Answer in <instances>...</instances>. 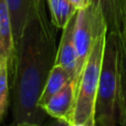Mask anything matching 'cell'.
I'll list each match as a JSON object with an SVG mask.
<instances>
[{
  "label": "cell",
  "mask_w": 126,
  "mask_h": 126,
  "mask_svg": "<svg viewBox=\"0 0 126 126\" xmlns=\"http://www.w3.org/2000/svg\"><path fill=\"white\" fill-rule=\"evenodd\" d=\"M55 27L48 19L41 0L32 11L16 47L13 75V121L43 125L47 113L39 98L51 69L55 64Z\"/></svg>",
  "instance_id": "6da1fadb"
},
{
  "label": "cell",
  "mask_w": 126,
  "mask_h": 126,
  "mask_svg": "<svg viewBox=\"0 0 126 126\" xmlns=\"http://www.w3.org/2000/svg\"><path fill=\"white\" fill-rule=\"evenodd\" d=\"M122 40L117 33L107 32L105 37L102 66L95 102L96 126L117 123L121 79Z\"/></svg>",
  "instance_id": "7a4b0ae2"
},
{
  "label": "cell",
  "mask_w": 126,
  "mask_h": 126,
  "mask_svg": "<svg viewBox=\"0 0 126 126\" xmlns=\"http://www.w3.org/2000/svg\"><path fill=\"white\" fill-rule=\"evenodd\" d=\"M106 33L98 37V39L95 41L91 53L79 76L71 125L84 124V123L96 125L95 117H94L95 102Z\"/></svg>",
  "instance_id": "3957f363"
},
{
  "label": "cell",
  "mask_w": 126,
  "mask_h": 126,
  "mask_svg": "<svg viewBox=\"0 0 126 126\" xmlns=\"http://www.w3.org/2000/svg\"><path fill=\"white\" fill-rule=\"evenodd\" d=\"M106 32L105 20L95 6L90 3L87 7L76 11L74 24V43L78 55L76 76L74 79L76 83L95 41Z\"/></svg>",
  "instance_id": "277c9868"
},
{
  "label": "cell",
  "mask_w": 126,
  "mask_h": 126,
  "mask_svg": "<svg viewBox=\"0 0 126 126\" xmlns=\"http://www.w3.org/2000/svg\"><path fill=\"white\" fill-rule=\"evenodd\" d=\"M76 85L78 83L72 79L66 85L53 95L41 109L47 113V115L52 118L64 120L71 124V118L73 114L74 104L76 96Z\"/></svg>",
  "instance_id": "5b68a950"
},
{
  "label": "cell",
  "mask_w": 126,
  "mask_h": 126,
  "mask_svg": "<svg viewBox=\"0 0 126 126\" xmlns=\"http://www.w3.org/2000/svg\"><path fill=\"white\" fill-rule=\"evenodd\" d=\"M75 15L62 29L61 41H60L59 48L57 50V57H55V64L61 65L64 69H66L72 75L73 80L76 76V63H78V55H76L75 43H74Z\"/></svg>",
  "instance_id": "8992f818"
},
{
  "label": "cell",
  "mask_w": 126,
  "mask_h": 126,
  "mask_svg": "<svg viewBox=\"0 0 126 126\" xmlns=\"http://www.w3.org/2000/svg\"><path fill=\"white\" fill-rule=\"evenodd\" d=\"M4 1H6L9 15H10L13 39H15V44L17 47V43L21 38L23 29L31 13L41 0H4Z\"/></svg>",
  "instance_id": "52a82bcc"
},
{
  "label": "cell",
  "mask_w": 126,
  "mask_h": 126,
  "mask_svg": "<svg viewBox=\"0 0 126 126\" xmlns=\"http://www.w3.org/2000/svg\"><path fill=\"white\" fill-rule=\"evenodd\" d=\"M124 1L125 0H91V3L101 11L107 32L117 33L121 37L124 20Z\"/></svg>",
  "instance_id": "ba28073f"
},
{
  "label": "cell",
  "mask_w": 126,
  "mask_h": 126,
  "mask_svg": "<svg viewBox=\"0 0 126 126\" xmlns=\"http://www.w3.org/2000/svg\"><path fill=\"white\" fill-rule=\"evenodd\" d=\"M72 79L73 78L66 69L58 64L53 65L46 81L42 93L40 95L39 106L41 107L43 104H46L53 95H55L59 91H61Z\"/></svg>",
  "instance_id": "9c48e42d"
},
{
  "label": "cell",
  "mask_w": 126,
  "mask_h": 126,
  "mask_svg": "<svg viewBox=\"0 0 126 126\" xmlns=\"http://www.w3.org/2000/svg\"><path fill=\"white\" fill-rule=\"evenodd\" d=\"M47 2L50 10V20L57 29L62 30L78 11L70 0H47Z\"/></svg>",
  "instance_id": "30bf717a"
},
{
  "label": "cell",
  "mask_w": 126,
  "mask_h": 126,
  "mask_svg": "<svg viewBox=\"0 0 126 126\" xmlns=\"http://www.w3.org/2000/svg\"><path fill=\"white\" fill-rule=\"evenodd\" d=\"M9 70H8V60H0V125L7 113V109L9 105Z\"/></svg>",
  "instance_id": "8fae6325"
},
{
  "label": "cell",
  "mask_w": 126,
  "mask_h": 126,
  "mask_svg": "<svg viewBox=\"0 0 126 126\" xmlns=\"http://www.w3.org/2000/svg\"><path fill=\"white\" fill-rule=\"evenodd\" d=\"M117 123L126 126V51L121 52V79H120V97H118Z\"/></svg>",
  "instance_id": "7c38bea8"
},
{
  "label": "cell",
  "mask_w": 126,
  "mask_h": 126,
  "mask_svg": "<svg viewBox=\"0 0 126 126\" xmlns=\"http://www.w3.org/2000/svg\"><path fill=\"white\" fill-rule=\"evenodd\" d=\"M121 40H122L123 50L126 51V0L124 1V20H123V29H122V34H121Z\"/></svg>",
  "instance_id": "4fadbf2b"
},
{
  "label": "cell",
  "mask_w": 126,
  "mask_h": 126,
  "mask_svg": "<svg viewBox=\"0 0 126 126\" xmlns=\"http://www.w3.org/2000/svg\"><path fill=\"white\" fill-rule=\"evenodd\" d=\"M70 1L72 2V4H73L78 10L85 8V7H87L91 3V0H70Z\"/></svg>",
  "instance_id": "5bb4252c"
},
{
  "label": "cell",
  "mask_w": 126,
  "mask_h": 126,
  "mask_svg": "<svg viewBox=\"0 0 126 126\" xmlns=\"http://www.w3.org/2000/svg\"><path fill=\"white\" fill-rule=\"evenodd\" d=\"M43 126V125H42ZM44 126H71L67 121H64V120H59V118H53V121L49 122L47 125Z\"/></svg>",
  "instance_id": "9a60e30c"
},
{
  "label": "cell",
  "mask_w": 126,
  "mask_h": 126,
  "mask_svg": "<svg viewBox=\"0 0 126 126\" xmlns=\"http://www.w3.org/2000/svg\"><path fill=\"white\" fill-rule=\"evenodd\" d=\"M10 126H39V125L33 124V123H29V122H23V123H19V124L10 125Z\"/></svg>",
  "instance_id": "2e32d148"
},
{
  "label": "cell",
  "mask_w": 126,
  "mask_h": 126,
  "mask_svg": "<svg viewBox=\"0 0 126 126\" xmlns=\"http://www.w3.org/2000/svg\"><path fill=\"white\" fill-rule=\"evenodd\" d=\"M71 126H96V125L90 124V123H84V124H75V125H71Z\"/></svg>",
  "instance_id": "e0dca14e"
},
{
  "label": "cell",
  "mask_w": 126,
  "mask_h": 126,
  "mask_svg": "<svg viewBox=\"0 0 126 126\" xmlns=\"http://www.w3.org/2000/svg\"><path fill=\"white\" fill-rule=\"evenodd\" d=\"M104 126H117V123H112V124H107V125H104Z\"/></svg>",
  "instance_id": "ac0fdd59"
}]
</instances>
